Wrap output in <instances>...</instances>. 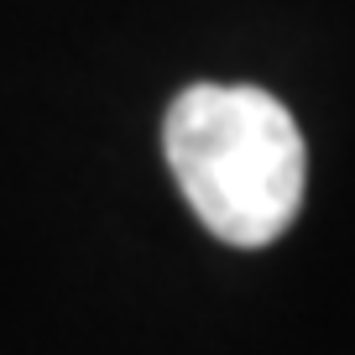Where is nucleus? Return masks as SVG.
Returning <instances> with one entry per match:
<instances>
[{
	"label": "nucleus",
	"instance_id": "1",
	"mask_svg": "<svg viewBox=\"0 0 355 355\" xmlns=\"http://www.w3.org/2000/svg\"><path fill=\"white\" fill-rule=\"evenodd\" d=\"M162 152L178 189L225 245H272L293 230L309 146L277 94L256 84H189L167 105Z\"/></svg>",
	"mask_w": 355,
	"mask_h": 355
}]
</instances>
